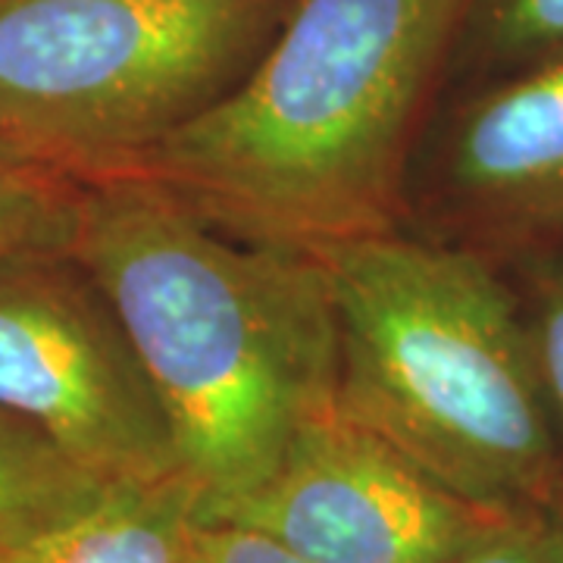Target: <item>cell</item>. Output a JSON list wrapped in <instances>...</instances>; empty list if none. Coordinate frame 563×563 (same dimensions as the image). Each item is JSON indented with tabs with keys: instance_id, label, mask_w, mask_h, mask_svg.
I'll list each match as a JSON object with an SVG mask.
<instances>
[{
	"instance_id": "30bf717a",
	"label": "cell",
	"mask_w": 563,
	"mask_h": 563,
	"mask_svg": "<svg viewBox=\"0 0 563 563\" xmlns=\"http://www.w3.org/2000/svg\"><path fill=\"white\" fill-rule=\"evenodd\" d=\"M463 38L488 63H526L563 51V0H473Z\"/></svg>"
},
{
	"instance_id": "9c48e42d",
	"label": "cell",
	"mask_w": 563,
	"mask_h": 563,
	"mask_svg": "<svg viewBox=\"0 0 563 563\" xmlns=\"http://www.w3.org/2000/svg\"><path fill=\"white\" fill-rule=\"evenodd\" d=\"M107 488L32 422L0 410V544L60 523Z\"/></svg>"
},
{
	"instance_id": "8992f818",
	"label": "cell",
	"mask_w": 563,
	"mask_h": 563,
	"mask_svg": "<svg viewBox=\"0 0 563 563\" xmlns=\"http://www.w3.org/2000/svg\"><path fill=\"white\" fill-rule=\"evenodd\" d=\"M507 517L432 479L332 404L251 495L198 520L261 529L307 563H448Z\"/></svg>"
},
{
	"instance_id": "277c9868",
	"label": "cell",
	"mask_w": 563,
	"mask_h": 563,
	"mask_svg": "<svg viewBox=\"0 0 563 563\" xmlns=\"http://www.w3.org/2000/svg\"><path fill=\"white\" fill-rule=\"evenodd\" d=\"M288 0H0V151L95 181L129 176L225 98Z\"/></svg>"
},
{
	"instance_id": "52a82bcc",
	"label": "cell",
	"mask_w": 563,
	"mask_h": 563,
	"mask_svg": "<svg viewBox=\"0 0 563 563\" xmlns=\"http://www.w3.org/2000/svg\"><path fill=\"white\" fill-rule=\"evenodd\" d=\"M439 195L492 242H563V51L463 103L439 154Z\"/></svg>"
},
{
	"instance_id": "7a4b0ae2",
	"label": "cell",
	"mask_w": 563,
	"mask_h": 563,
	"mask_svg": "<svg viewBox=\"0 0 563 563\" xmlns=\"http://www.w3.org/2000/svg\"><path fill=\"white\" fill-rule=\"evenodd\" d=\"M473 0H288L225 98L144 176L220 229L317 251L401 229L422 101Z\"/></svg>"
},
{
	"instance_id": "2e32d148",
	"label": "cell",
	"mask_w": 563,
	"mask_h": 563,
	"mask_svg": "<svg viewBox=\"0 0 563 563\" xmlns=\"http://www.w3.org/2000/svg\"><path fill=\"white\" fill-rule=\"evenodd\" d=\"M548 514V520L554 526V536H558V548H561V563H563V488L554 495V501L551 507L544 510Z\"/></svg>"
},
{
	"instance_id": "4fadbf2b",
	"label": "cell",
	"mask_w": 563,
	"mask_h": 563,
	"mask_svg": "<svg viewBox=\"0 0 563 563\" xmlns=\"http://www.w3.org/2000/svg\"><path fill=\"white\" fill-rule=\"evenodd\" d=\"M448 563H561L548 514H514Z\"/></svg>"
},
{
	"instance_id": "7c38bea8",
	"label": "cell",
	"mask_w": 563,
	"mask_h": 563,
	"mask_svg": "<svg viewBox=\"0 0 563 563\" xmlns=\"http://www.w3.org/2000/svg\"><path fill=\"white\" fill-rule=\"evenodd\" d=\"M179 563H307L279 539L229 520H198Z\"/></svg>"
},
{
	"instance_id": "8fae6325",
	"label": "cell",
	"mask_w": 563,
	"mask_h": 563,
	"mask_svg": "<svg viewBox=\"0 0 563 563\" xmlns=\"http://www.w3.org/2000/svg\"><path fill=\"white\" fill-rule=\"evenodd\" d=\"M526 320L551 417L563 426V247L536 266Z\"/></svg>"
},
{
	"instance_id": "6da1fadb",
	"label": "cell",
	"mask_w": 563,
	"mask_h": 563,
	"mask_svg": "<svg viewBox=\"0 0 563 563\" xmlns=\"http://www.w3.org/2000/svg\"><path fill=\"white\" fill-rule=\"evenodd\" d=\"M66 251L161 398L198 517L251 495L335 404V310L310 251L232 235L144 176L79 181Z\"/></svg>"
},
{
	"instance_id": "5bb4252c",
	"label": "cell",
	"mask_w": 563,
	"mask_h": 563,
	"mask_svg": "<svg viewBox=\"0 0 563 563\" xmlns=\"http://www.w3.org/2000/svg\"><path fill=\"white\" fill-rule=\"evenodd\" d=\"M76 185L69 191L47 195V198L0 203V251H16V247H66L69 229H73Z\"/></svg>"
},
{
	"instance_id": "ba28073f",
	"label": "cell",
	"mask_w": 563,
	"mask_h": 563,
	"mask_svg": "<svg viewBox=\"0 0 563 563\" xmlns=\"http://www.w3.org/2000/svg\"><path fill=\"white\" fill-rule=\"evenodd\" d=\"M198 507V488L185 476L110 485L79 514L0 544V563H179Z\"/></svg>"
},
{
	"instance_id": "9a60e30c",
	"label": "cell",
	"mask_w": 563,
	"mask_h": 563,
	"mask_svg": "<svg viewBox=\"0 0 563 563\" xmlns=\"http://www.w3.org/2000/svg\"><path fill=\"white\" fill-rule=\"evenodd\" d=\"M73 185H76L73 179H63L57 173H47L41 166H32V163L0 151V203L60 195V191H69Z\"/></svg>"
},
{
	"instance_id": "5b68a950",
	"label": "cell",
	"mask_w": 563,
	"mask_h": 563,
	"mask_svg": "<svg viewBox=\"0 0 563 563\" xmlns=\"http://www.w3.org/2000/svg\"><path fill=\"white\" fill-rule=\"evenodd\" d=\"M0 410L107 485L185 476L117 310L66 247L0 251Z\"/></svg>"
},
{
	"instance_id": "3957f363",
	"label": "cell",
	"mask_w": 563,
	"mask_h": 563,
	"mask_svg": "<svg viewBox=\"0 0 563 563\" xmlns=\"http://www.w3.org/2000/svg\"><path fill=\"white\" fill-rule=\"evenodd\" d=\"M329 282L351 420L470 501L544 514L563 488L529 320L470 244L401 229L310 251Z\"/></svg>"
}]
</instances>
